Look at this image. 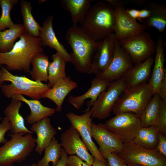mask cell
Returning <instances> with one entry per match:
<instances>
[{
  "label": "cell",
  "instance_id": "ffe728a7",
  "mask_svg": "<svg viewBox=\"0 0 166 166\" xmlns=\"http://www.w3.org/2000/svg\"><path fill=\"white\" fill-rule=\"evenodd\" d=\"M110 83L95 77L91 81L90 87L85 93L77 96H70L69 102L78 109L83 105L85 100L90 99V100L87 103V109H90L100 94L106 90Z\"/></svg>",
  "mask_w": 166,
  "mask_h": 166
},
{
  "label": "cell",
  "instance_id": "7a4b0ae2",
  "mask_svg": "<svg viewBox=\"0 0 166 166\" xmlns=\"http://www.w3.org/2000/svg\"><path fill=\"white\" fill-rule=\"evenodd\" d=\"M65 38L72 52L69 53L71 62L80 73L89 74L93 58L99 41L90 37L77 25H73L66 31Z\"/></svg>",
  "mask_w": 166,
  "mask_h": 166
},
{
  "label": "cell",
  "instance_id": "83f0119b",
  "mask_svg": "<svg viewBox=\"0 0 166 166\" xmlns=\"http://www.w3.org/2000/svg\"><path fill=\"white\" fill-rule=\"evenodd\" d=\"M49 57L43 53H36L31 62L32 68L30 72L32 80L42 82L48 81Z\"/></svg>",
  "mask_w": 166,
  "mask_h": 166
},
{
  "label": "cell",
  "instance_id": "8d00e7d4",
  "mask_svg": "<svg viewBox=\"0 0 166 166\" xmlns=\"http://www.w3.org/2000/svg\"><path fill=\"white\" fill-rule=\"evenodd\" d=\"M10 129V123L8 119L5 117L0 124V143L4 144L7 141L5 136L6 132Z\"/></svg>",
  "mask_w": 166,
  "mask_h": 166
},
{
  "label": "cell",
  "instance_id": "7c38bea8",
  "mask_svg": "<svg viewBox=\"0 0 166 166\" xmlns=\"http://www.w3.org/2000/svg\"><path fill=\"white\" fill-rule=\"evenodd\" d=\"M85 113L77 115L72 112L67 113L65 116L72 126L76 128L79 133L82 139L88 150L94 158L103 162H107L100 154L98 149L92 139L91 126L92 122V111L85 110Z\"/></svg>",
  "mask_w": 166,
  "mask_h": 166
},
{
  "label": "cell",
  "instance_id": "9a60e30c",
  "mask_svg": "<svg viewBox=\"0 0 166 166\" xmlns=\"http://www.w3.org/2000/svg\"><path fill=\"white\" fill-rule=\"evenodd\" d=\"M115 38L114 33L99 41L94 54L89 74L95 75L105 71L113 57Z\"/></svg>",
  "mask_w": 166,
  "mask_h": 166
},
{
  "label": "cell",
  "instance_id": "484cf974",
  "mask_svg": "<svg viewBox=\"0 0 166 166\" xmlns=\"http://www.w3.org/2000/svg\"><path fill=\"white\" fill-rule=\"evenodd\" d=\"M51 58L52 61L49 62L48 70V85L50 88L67 77L65 72L67 62L65 59L57 52L52 55Z\"/></svg>",
  "mask_w": 166,
  "mask_h": 166
},
{
  "label": "cell",
  "instance_id": "d4e9b609",
  "mask_svg": "<svg viewBox=\"0 0 166 166\" xmlns=\"http://www.w3.org/2000/svg\"><path fill=\"white\" fill-rule=\"evenodd\" d=\"M92 0H61L62 8L70 13L73 25L82 23L86 14L92 6Z\"/></svg>",
  "mask_w": 166,
  "mask_h": 166
},
{
  "label": "cell",
  "instance_id": "836d02e7",
  "mask_svg": "<svg viewBox=\"0 0 166 166\" xmlns=\"http://www.w3.org/2000/svg\"><path fill=\"white\" fill-rule=\"evenodd\" d=\"M150 131L141 144L139 145L145 148L152 150L155 149L158 142L159 131L156 125L150 126Z\"/></svg>",
  "mask_w": 166,
  "mask_h": 166
},
{
  "label": "cell",
  "instance_id": "ba28073f",
  "mask_svg": "<svg viewBox=\"0 0 166 166\" xmlns=\"http://www.w3.org/2000/svg\"><path fill=\"white\" fill-rule=\"evenodd\" d=\"M114 8L115 23L114 34L119 42L141 34L148 28L144 23H140L132 18L126 11L124 2L119 0H104Z\"/></svg>",
  "mask_w": 166,
  "mask_h": 166
},
{
  "label": "cell",
  "instance_id": "f1b7e54d",
  "mask_svg": "<svg viewBox=\"0 0 166 166\" xmlns=\"http://www.w3.org/2000/svg\"><path fill=\"white\" fill-rule=\"evenodd\" d=\"M20 4L22 16V25L25 31L34 37L38 38L41 26L35 19L32 15L33 7L31 2L21 0Z\"/></svg>",
  "mask_w": 166,
  "mask_h": 166
},
{
  "label": "cell",
  "instance_id": "30bf717a",
  "mask_svg": "<svg viewBox=\"0 0 166 166\" xmlns=\"http://www.w3.org/2000/svg\"><path fill=\"white\" fill-rule=\"evenodd\" d=\"M126 89L121 78L110 82L106 90L100 94L90 108L92 118L101 120L109 117L119 97Z\"/></svg>",
  "mask_w": 166,
  "mask_h": 166
},
{
  "label": "cell",
  "instance_id": "7402d4cb",
  "mask_svg": "<svg viewBox=\"0 0 166 166\" xmlns=\"http://www.w3.org/2000/svg\"><path fill=\"white\" fill-rule=\"evenodd\" d=\"M77 86V83L69 76L63 79L45 92L42 98H47L56 105L55 110L57 112L62 110V105L65 99L73 89Z\"/></svg>",
  "mask_w": 166,
  "mask_h": 166
},
{
  "label": "cell",
  "instance_id": "f35d334b",
  "mask_svg": "<svg viewBox=\"0 0 166 166\" xmlns=\"http://www.w3.org/2000/svg\"><path fill=\"white\" fill-rule=\"evenodd\" d=\"M66 166H93L85 162L77 156L73 155L68 157Z\"/></svg>",
  "mask_w": 166,
  "mask_h": 166
},
{
  "label": "cell",
  "instance_id": "8992f818",
  "mask_svg": "<svg viewBox=\"0 0 166 166\" xmlns=\"http://www.w3.org/2000/svg\"><path fill=\"white\" fill-rule=\"evenodd\" d=\"M152 96L147 83L126 89L119 97L112 112L115 115L131 112L140 117Z\"/></svg>",
  "mask_w": 166,
  "mask_h": 166
},
{
  "label": "cell",
  "instance_id": "5bb4252c",
  "mask_svg": "<svg viewBox=\"0 0 166 166\" xmlns=\"http://www.w3.org/2000/svg\"><path fill=\"white\" fill-rule=\"evenodd\" d=\"M80 137L77 130L71 125L61 134V145L67 154L76 155L88 164L92 165L94 158L89 153Z\"/></svg>",
  "mask_w": 166,
  "mask_h": 166
},
{
  "label": "cell",
  "instance_id": "6da1fadb",
  "mask_svg": "<svg viewBox=\"0 0 166 166\" xmlns=\"http://www.w3.org/2000/svg\"><path fill=\"white\" fill-rule=\"evenodd\" d=\"M8 52H0V65H5L10 72L20 71L30 73L31 60L43 49L39 38L33 37L25 31Z\"/></svg>",
  "mask_w": 166,
  "mask_h": 166
},
{
  "label": "cell",
  "instance_id": "b9f144b4",
  "mask_svg": "<svg viewBox=\"0 0 166 166\" xmlns=\"http://www.w3.org/2000/svg\"><path fill=\"white\" fill-rule=\"evenodd\" d=\"M126 11L128 15L132 19L136 20L138 18L139 10L132 9L126 10Z\"/></svg>",
  "mask_w": 166,
  "mask_h": 166
},
{
  "label": "cell",
  "instance_id": "7dc6e473",
  "mask_svg": "<svg viewBox=\"0 0 166 166\" xmlns=\"http://www.w3.org/2000/svg\"><path fill=\"white\" fill-rule=\"evenodd\" d=\"M127 166H139L135 165H132V164H128V165Z\"/></svg>",
  "mask_w": 166,
  "mask_h": 166
},
{
  "label": "cell",
  "instance_id": "4dcf8cb0",
  "mask_svg": "<svg viewBox=\"0 0 166 166\" xmlns=\"http://www.w3.org/2000/svg\"><path fill=\"white\" fill-rule=\"evenodd\" d=\"M25 31L21 24H15L8 29L0 31V52L10 51L15 40Z\"/></svg>",
  "mask_w": 166,
  "mask_h": 166
},
{
  "label": "cell",
  "instance_id": "4316f807",
  "mask_svg": "<svg viewBox=\"0 0 166 166\" xmlns=\"http://www.w3.org/2000/svg\"><path fill=\"white\" fill-rule=\"evenodd\" d=\"M146 8L150 11V14L144 23L148 27H152L159 32H163L166 27V5L151 3Z\"/></svg>",
  "mask_w": 166,
  "mask_h": 166
},
{
  "label": "cell",
  "instance_id": "c3c4849f",
  "mask_svg": "<svg viewBox=\"0 0 166 166\" xmlns=\"http://www.w3.org/2000/svg\"><path fill=\"white\" fill-rule=\"evenodd\" d=\"M0 166H2V165H0Z\"/></svg>",
  "mask_w": 166,
  "mask_h": 166
},
{
  "label": "cell",
  "instance_id": "7bdbcfd3",
  "mask_svg": "<svg viewBox=\"0 0 166 166\" xmlns=\"http://www.w3.org/2000/svg\"><path fill=\"white\" fill-rule=\"evenodd\" d=\"M150 14V11L147 8L139 10L138 18L140 19H146L149 17Z\"/></svg>",
  "mask_w": 166,
  "mask_h": 166
},
{
  "label": "cell",
  "instance_id": "f546056e",
  "mask_svg": "<svg viewBox=\"0 0 166 166\" xmlns=\"http://www.w3.org/2000/svg\"><path fill=\"white\" fill-rule=\"evenodd\" d=\"M153 96L140 116L142 127L157 125L161 99L158 94Z\"/></svg>",
  "mask_w": 166,
  "mask_h": 166
},
{
  "label": "cell",
  "instance_id": "d590c367",
  "mask_svg": "<svg viewBox=\"0 0 166 166\" xmlns=\"http://www.w3.org/2000/svg\"><path fill=\"white\" fill-rule=\"evenodd\" d=\"M109 166H127L118 153L113 152L109 154L106 159Z\"/></svg>",
  "mask_w": 166,
  "mask_h": 166
},
{
  "label": "cell",
  "instance_id": "e575fe53",
  "mask_svg": "<svg viewBox=\"0 0 166 166\" xmlns=\"http://www.w3.org/2000/svg\"><path fill=\"white\" fill-rule=\"evenodd\" d=\"M156 126L160 132L166 134V99H161Z\"/></svg>",
  "mask_w": 166,
  "mask_h": 166
},
{
  "label": "cell",
  "instance_id": "3957f363",
  "mask_svg": "<svg viewBox=\"0 0 166 166\" xmlns=\"http://www.w3.org/2000/svg\"><path fill=\"white\" fill-rule=\"evenodd\" d=\"M115 23L114 8L108 3L99 2L91 6L81 27L93 39L100 41L114 33Z\"/></svg>",
  "mask_w": 166,
  "mask_h": 166
},
{
  "label": "cell",
  "instance_id": "2e32d148",
  "mask_svg": "<svg viewBox=\"0 0 166 166\" xmlns=\"http://www.w3.org/2000/svg\"><path fill=\"white\" fill-rule=\"evenodd\" d=\"M92 137L99 145L98 150L103 158L106 159L112 152H121L124 148V144L113 134L99 123L92 122L91 126Z\"/></svg>",
  "mask_w": 166,
  "mask_h": 166
},
{
  "label": "cell",
  "instance_id": "60d3db41",
  "mask_svg": "<svg viewBox=\"0 0 166 166\" xmlns=\"http://www.w3.org/2000/svg\"><path fill=\"white\" fill-rule=\"evenodd\" d=\"M68 157L67 154L65 150L62 148L61 158L56 166H66Z\"/></svg>",
  "mask_w": 166,
  "mask_h": 166
},
{
  "label": "cell",
  "instance_id": "603a6c76",
  "mask_svg": "<svg viewBox=\"0 0 166 166\" xmlns=\"http://www.w3.org/2000/svg\"><path fill=\"white\" fill-rule=\"evenodd\" d=\"M22 105V101L11 98L10 103L5 109L4 113L10 123L12 133L25 132L33 134L34 132L29 130L25 126L24 119L19 113Z\"/></svg>",
  "mask_w": 166,
  "mask_h": 166
},
{
  "label": "cell",
  "instance_id": "8fae6325",
  "mask_svg": "<svg viewBox=\"0 0 166 166\" xmlns=\"http://www.w3.org/2000/svg\"><path fill=\"white\" fill-rule=\"evenodd\" d=\"M121 47L129 55L134 65L141 63L155 53L157 42L152 38L148 32L119 42Z\"/></svg>",
  "mask_w": 166,
  "mask_h": 166
},
{
  "label": "cell",
  "instance_id": "1f68e13d",
  "mask_svg": "<svg viewBox=\"0 0 166 166\" xmlns=\"http://www.w3.org/2000/svg\"><path fill=\"white\" fill-rule=\"evenodd\" d=\"M61 149L60 143L54 137L45 148L44 156L37 164L38 166H49V163L52 162V166H56L61 158Z\"/></svg>",
  "mask_w": 166,
  "mask_h": 166
},
{
  "label": "cell",
  "instance_id": "d6a6232c",
  "mask_svg": "<svg viewBox=\"0 0 166 166\" xmlns=\"http://www.w3.org/2000/svg\"><path fill=\"white\" fill-rule=\"evenodd\" d=\"M19 2L18 0H0L1 14L0 16V31L9 28L14 23L10 17L11 11Z\"/></svg>",
  "mask_w": 166,
  "mask_h": 166
},
{
  "label": "cell",
  "instance_id": "ac0fdd59",
  "mask_svg": "<svg viewBox=\"0 0 166 166\" xmlns=\"http://www.w3.org/2000/svg\"><path fill=\"white\" fill-rule=\"evenodd\" d=\"M154 62V58L152 56H150L128 70L121 77L125 82L126 89L146 83L150 77Z\"/></svg>",
  "mask_w": 166,
  "mask_h": 166
},
{
  "label": "cell",
  "instance_id": "ee69618b",
  "mask_svg": "<svg viewBox=\"0 0 166 166\" xmlns=\"http://www.w3.org/2000/svg\"><path fill=\"white\" fill-rule=\"evenodd\" d=\"M93 166H109L107 162H103L97 160L94 158V162L92 164Z\"/></svg>",
  "mask_w": 166,
  "mask_h": 166
},
{
  "label": "cell",
  "instance_id": "9c48e42d",
  "mask_svg": "<svg viewBox=\"0 0 166 166\" xmlns=\"http://www.w3.org/2000/svg\"><path fill=\"white\" fill-rule=\"evenodd\" d=\"M124 144L123 150L118 154L127 165L166 166V157L156 149H148L133 142Z\"/></svg>",
  "mask_w": 166,
  "mask_h": 166
},
{
  "label": "cell",
  "instance_id": "bcb514c9",
  "mask_svg": "<svg viewBox=\"0 0 166 166\" xmlns=\"http://www.w3.org/2000/svg\"><path fill=\"white\" fill-rule=\"evenodd\" d=\"M31 166H38L37 164L36 163H33L31 164Z\"/></svg>",
  "mask_w": 166,
  "mask_h": 166
},
{
  "label": "cell",
  "instance_id": "4fadbf2b",
  "mask_svg": "<svg viewBox=\"0 0 166 166\" xmlns=\"http://www.w3.org/2000/svg\"><path fill=\"white\" fill-rule=\"evenodd\" d=\"M133 65L130 56L115 39L114 55L110 64L105 71L95 77L111 82L121 78Z\"/></svg>",
  "mask_w": 166,
  "mask_h": 166
},
{
  "label": "cell",
  "instance_id": "ab89813d",
  "mask_svg": "<svg viewBox=\"0 0 166 166\" xmlns=\"http://www.w3.org/2000/svg\"><path fill=\"white\" fill-rule=\"evenodd\" d=\"M158 94L161 99H166V73L160 84Z\"/></svg>",
  "mask_w": 166,
  "mask_h": 166
},
{
  "label": "cell",
  "instance_id": "74e56055",
  "mask_svg": "<svg viewBox=\"0 0 166 166\" xmlns=\"http://www.w3.org/2000/svg\"><path fill=\"white\" fill-rule=\"evenodd\" d=\"M158 142L156 149L162 156L166 157V134L159 132Z\"/></svg>",
  "mask_w": 166,
  "mask_h": 166
},
{
  "label": "cell",
  "instance_id": "cb8c5ba5",
  "mask_svg": "<svg viewBox=\"0 0 166 166\" xmlns=\"http://www.w3.org/2000/svg\"><path fill=\"white\" fill-rule=\"evenodd\" d=\"M11 98L23 102L29 106L30 113L27 116L26 121L30 124H33L46 117L51 116L56 111L54 108L43 105L39 100H29L20 94L14 95Z\"/></svg>",
  "mask_w": 166,
  "mask_h": 166
},
{
  "label": "cell",
  "instance_id": "f6af8a7d",
  "mask_svg": "<svg viewBox=\"0 0 166 166\" xmlns=\"http://www.w3.org/2000/svg\"><path fill=\"white\" fill-rule=\"evenodd\" d=\"M2 65H0V88H1L2 85L4 84L5 81H3L2 77V73L1 70V67ZM1 119V118H0V119Z\"/></svg>",
  "mask_w": 166,
  "mask_h": 166
},
{
  "label": "cell",
  "instance_id": "e0dca14e",
  "mask_svg": "<svg viewBox=\"0 0 166 166\" xmlns=\"http://www.w3.org/2000/svg\"><path fill=\"white\" fill-rule=\"evenodd\" d=\"M53 16L50 15L48 16L43 22L38 37L41 45L42 47L48 46L55 50L67 62H70L69 53L56 36L53 28Z\"/></svg>",
  "mask_w": 166,
  "mask_h": 166
},
{
  "label": "cell",
  "instance_id": "5b68a950",
  "mask_svg": "<svg viewBox=\"0 0 166 166\" xmlns=\"http://www.w3.org/2000/svg\"><path fill=\"white\" fill-rule=\"evenodd\" d=\"M10 139L0 147V165L11 166L25 160L36 146V139L25 132L9 134Z\"/></svg>",
  "mask_w": 166,
  "mask_h": 166
},
{
  "label": "cell",
  "instance_id": "277c9868",
  "mask_svg": "<svg viewBox=\"0 0 166 166\" xmlns=\"http://www.w3.org/2000/svg\"><path fill=\"white\" fill-rule=\"evenodd\" d=\"M2 77L4 81L11 83L3 84L1 91L7 97L11 98L15 94L24 95L33 100H39L42 95L50 88L48 84L30 79L25 76H18L12 74L5 66L1 67Z\"/></svg>",
  "mask_w": 166,
  "mask_h": 166
},
{
  "label": "cell",
  "instance_id": "d6986e66",
  "mask_svg": "<svg viewBox=\"0 0 166 166\" xmlns=\"http://www.w3.org/2000/svg\"><path fill=\"white\" fill-rule=\"evenodd\" d=\"M164 44L162 37H159L157 42L154 65L148 84L153 95L158 94L161 82L165 73L164 65L165 61L164 53Z\"/></svg>",
  "mask_w": 166,
  "mask_h": 166
},
{
  "label": "cell",
  "instance_id": "52a82bcc",
  "mask_svg": "<svg viewBox=\"0 0 166 166\" xmlns=\"http://www.w3.org/2000/svg\"><path fill=\"white\" fill-rule=\"evenodd\" d=\"M101 124L124 144L132 142L142 127L140 117L131 112L116 115Z\"/></svg>",
  "mask_w": 166,
  "mask_h": 166
},
{
  "label": "cell",
  "instance_id": "44dd1931",
  "mask_svg": "<svg viewBox=\"0 0 166 166\" xmlns=\"http://www.w3.org/2000/svg\"><path fill=\"white\" fill-rule=\"evenodd\" d=\"M30 130L37 134L35 151L40 155L42 154L57 133L49 117L32 124Z\"/></svg>",
  "mask_w": 166,
  "mask_h": 166
}]
</instances>
